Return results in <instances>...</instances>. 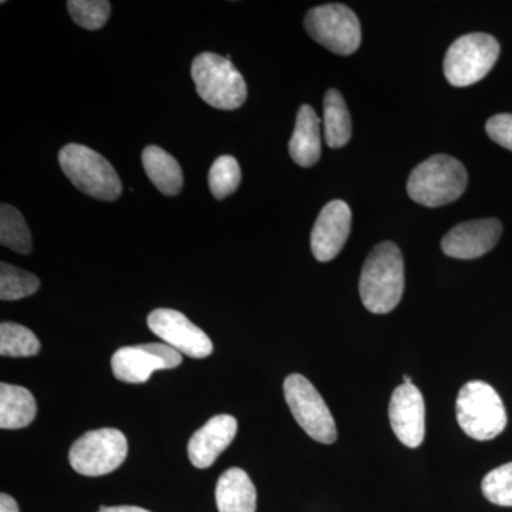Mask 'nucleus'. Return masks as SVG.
Masks as SVG:
<instances>
[{"mask_svg":"<svg viewBox=\"0 0 512 512\" xmlns=\"http://www.w3.org/2000/svg\"><path fill=\"white\" fill-rule=\"evenodd\" d=\"M289 154L301 167H312L322 154L320 143V119L311 106L305 104L296 116L295 130L289 141Z\"/></svg>","mask_w":512,"mask_h":512,"instance_id":"obj_16","label":"nucleus"},{"mask_svg":"<svg viewBox=\"0 0 512 512\" xmlns=\"http://www.w3.org/2000/svg\"><path fill=\"white\" fill-rule=\"evenodd\" d=\"M39 352L40 342L32 330L13 322H3L0 325V355L30 357Z\"/></svg>","mask_w":512,"mask_h":512,"instance_id":"obj_22","label":"nucleus"},{"mask_svg":"<svg viewBox=\"0 0 512 512\" xmlns=\"http://www.w3.org/2000/svg\"><path fill=\"white\" fill-rule=\"evenodd\" d=\"M503 225L494 218L458 224L441 241L444 254L456 259H477L488 254L500 241Z\"/></svg>","mask_w":512,"mask_h":512,"instance_id":"obj_14","label":"nucleus"},{"mask_svg":"<svg viewBox=\"0 0 512 512\" xmlns=\"http://www.w3.org/2000/svg\"><path fill=\"white\" fill-rule=\"evenodd\" d=\"M143 167L151 183L168 197L180 194L183 190L184 175L180 164L173 156L157 146H148L143 151Z\"/></svg>","mask_w":512,"mask_h":512,"instance_id":"obj_19","label":"nucleus"},{"mask_svg":"<svg viewBox=\"0 0 512 512\" xmlns=\"http://www.w3.org/2000/svg\"><path fill=\"white\" fill-rule=\"evenodd\" d=\"M456 414L461 429L474 440H493L507 427V412L500 394L481 380H473L461 387Z\"/></svg>","mask_w":512,"mask_h":512,"instance_id":"obj_4","label":"nucleus"},{"mask_svg":"<svg viewBox=\"0 0 512 512\" xmlns=\"http://www.w3.org/2000/svg\"><path fill=\"white\" fill-rule=\"evenodd\" d=\"M488 137L498 146L512 151V114H497L485 124Z\"/></svg>","mask_w":512,"mask_h":512,"instance_id":"obj_27","label":"nucleus"},{"mask_svg":"<svg viewBox=\"0 0 512 512\" xmlns=\"http://www.w3.org/2000/svg\"><path fill=\"white\" fill-rule=\"evenodd\" d=\"M484 497L500 507H512V461L490 471L481 484Z\"/></svg>","mask_w":512,"mask_h":512,"instance_id":"obj_26","label":"nucleus"},{"mask_svg":"<svg viewBox=\"0 0 512 512\" xmlns=\"http://www.w3.org/2000/svg\"><path fill=\"white\" fill-rule=\"evenodd\" d=\"M215 501L220 512H255V485L241 468H229L218 480Z\"/></svg>","mask_w":512,"mask_h":512,"instance_id":"obj_17","label":"nucleus"},{"mask_svg":"<svg viewBox=\"0 0 512 512\" xmlns=\"http://www.w3.org/2000/svg\"><path fill=\"white\" fill-rule=\"evenodd\" d=\"M37 404L33 394L22 386L0 384V427L16 430L28 427L35 420Z\"/></svg>","mask_w":512,"mask_h":512,"instance_id":"obj_18","label":"nucleus"},{"mask_svg":"<svg viewBox=\"0 0 512 512\" xmlns=\"http://www.w3.org/2000/svg\"><path fill=\"white\" fill-rule=\"evenodd\" d=\"M191 77L198 96L214 109L237 110L247 101V83L227 57L202 53L192 62Z\"/></svg>","mask_w":512,"mask_h":512,"instance_id":"obj_3","label":"nucleus"},{"mask_svg":"<svg viewBox=\"0 0 512 512\" xmlns=\"http://www.w3.org/2000/svg\"><path fill=\"white\" fill-rule=\"evenodd\" d=\"M404 292V259L393 242L372 249L360 274L359 293L367 311L384 315L397 308Z\"/></svg>","mask_w":512,"mask_h":512,"instance_id":"obj_1","label":"nucleus"},{"mask_svg":"<svg viewBox=\"0 0 512 512\" xmlns=\"http://www.w3.org/2000/svg\"><path fill=\"white\" fill-rule=\"evenodd\" d=\"M147 325L165 345L192 359L212 355L214 345L204 330L198 328L184 313L174 309H156L148 315Z\"/></svg>","mask_w":512,"mask_h":512,"instance_id":"obj_11","label":"nucleus"},{"mask_svg":"<svg viewBox=\"0 0 512 512\" xmlns=\"http://www.w3.org/2000/svg\"><path fill=\"white\" fill-rule=\"evenodd\" d=\"M238 423L229 414H218L195 431L188 443L192 466L208 468L224 453L237 436Z\"/></svg>","mask_w":512,"mask_h":512,"instance_id":"obj_15","label":"nucleus"},{"mask_svg":"<svg viewBox=\"0 0 512 512\" xmlns=\"http://www.w3.org/2000/svg\"><path fill=\"white\" fill-rule=\"evenodd\" d=\"M389 419L393 433L404 446L417 448L426 434V406L423 394L413 383H403L392 394Z\"/></svg>","mask_w":512,"mask_h":512,"instance_id":"obj_12","label":"nucleus"},{"mask_svg":"<svg viewBox=\"0 0 512 512\" xmlns=\"http://www.w3.org/2000/svg\"><path fill=\"white\" fill-rule=\"evenodd\" d=\"M403 382H404V383H413V382H412V377L407 376V375H404V376H403Z\"/></svg>","mask_w":512,"mask_h":512,"instance_id":"obj_30","label":"nucleus"},{"mask_svg":"<svg viewBox=\"0 0 512 512\" xmlns=\"http://www.w3.org/2000/svg\"><path fill=\"white\" fill-rule=\"evenodd\" d=\"M352 211L342 200H333L320 211L311 235L312 254L319 262L336 258L348 241Z\"/></svg>","mask_w":512,"mask_h":512,"instance_id":"obj_13","label":"nucleus"},{"mask_svg":"<svg viewBox=\"0 0 512 512\" xmlns=\"http://www.w3.org/2000/svg\"><path fill=\"white\" fill-rule=\"evenodd\" d=\"M0 512H19L18 503L10 495H0Z\"/></svg>","mask_w":512,"mask_h":512,"instance_id":"obj_28","label":"nucleus"},{"mask_svg":"<svg viewBox=\"0 0 512 512\" xmlns=\"http://www.w3.org/2000/svg\"><path fill=\"white\" fill-rule=\"evenodd\" d=\"M40 288L36 275L16 266L2 262L0 265V299L2 301H19L28 298Z\"/></svg>","mask_w":512,"mask_h":512,"instance_id":"obj_23","label":"nucleus"},{"mask_svg":"<svg viewBox=\"0 0 512 512\" xmlns=\"http://www.w3.org/2000/svg\"><path fill=\"white\" fill-rule=\"evenodd\" d=\"M181 363V353L165 343L126 346L111 357L114 376L124 383H146L157 370L175 369Z\"/></svg>","mask_w":512,"mask_h":512,"instance_id":"obj_10","label":"nucleus"},{"mask_svg":"<svg viewBox=\"0 0 512 512\" xmlns=\"http://www.w3.org/2000/svg\"><path fill=\"white\" fill-rule=\"evenodd\" d=\"M0 244L18 254L32 252V235L25 218L9 204L0 207Z\"/></svg>","mask_w":512,"mask_h":512,"instance_id":"obj_21","label":"nucleus"},{"mask_svg":"<svg viewBox=\"0 0 512 512\" xmlns=\"http://www.w3.org/2000/svg\"><path fill=\"white\" fill-rule=\"evenodd\" d=\"M284 394L293 417L311 439L323 444L335 443L338 430L328 404L305 376L295 373L286 377Z\"/></svg>","mask_w":512,"mask_h":512,"instance_id":"obj_8","label":"nucleus"},{"mask_svg":"<svg viewBox=\"0 0 512 512\" xmlns=\"http://www.w3.org/2000/svg\"><path fill=\"white\" fill-rule=\"evenodd\" d=\"M70 16L86 30H99L110 18L111 5L106 0H69Z\"/></svg>","mask_w":512,"mask_h":512,"instance_id":"obj_25","label":"nucleus"},{"mask_svg":"<svg viewBox=\"0 0 512 512\" xmlns=\"http://www.w3.org/2000/svg\"><path fill=\"white\" fill-rule=\"evenodd\" d=\"M468 183L466 167L454 157L436 154L417 165L410 174L407 192L424 207L436 208L454 202Z\"/></svg>","mask_w":512,"mask_h":512,"instance_id":"obj_2","label":"nucleus"},{"mask_svg":"<svg viewBox=\"0 0 512 512\" xmlns=\"http://www.w3.org/2000/svg\"><path fill=\"white\" fill-rule=\"evenodd\" d=\"M500 57V43L487 33H468L448 47L444 76L454 87L473 86L483 80Z\"/></svg>","mask_w":512,"mask_h":512,"instance_id":"obj_6","label":"nucleus"},{"mask_svg":"<svg viewBox=\"0 0 512 512\" xmlns=\"http://www.w3.org/2000/svg\"><path fill=\"white\" fill-rule=\"evenodd\" d=\"M99 512H150L144 508L133 507V505H120V507H100Z\"/></svg>","mask_w":512,"mask_h":512,"instance_id":"obj_29","label":"nucleus"},{"mask_svg":"<svg viewBox=\"0 0 512 512\" xmlns=\"http://www.w3.org/2000/svg\"><path fill=\"white\" fill-rule=\"evenodd\" d=\"M210 190L217 200H224L234 194L241 184V168L238 161L231 156H222L212 164L208 174Z\"/></svg>","mask_w":512,"mask_h":512,"instance_id":"obj_24","label":"nucleus"},{"mask_svg":"<svg viewBox=\"0 0 512 512\" xmlns=\"http://www.w3.org/2000/svg\"><path fill=\"white\" fill-rule=\"evenodd\" d=\"M305 28L316 43L336 55H353L362 43V29L356 13L340 3L309 10Z\"/></svg>","mask_w":512,"mask_h":512,"instance_id":"obj_7","label":"nucleus"},{"mask_svg":"<svg viewBox=\"0 0 512 512\" xmlns=\"http://www.w3.org/2000/svg\"><path fill=\"white\" fill-rule=\"evenodd\" d=\"M323 127L325 140L330 148H342L352 138V120L342 93L330 89L323 99Z\"/></svg>","mask_w":512,"mask_h":512,"instance_id":"obj_20","label":"nucleus"},{"mask_svg":"<svg viewBox=\"0 0 512 512\" xmlns=\"http://www.w3.org/2000/svg\"><path fill=\"white\" fill-rule=\"evenodd\" d=\"M59 163L70 183L100 201H116L123 192L119 174L101 154L82 144H67Z\"/></svg>","mask_w":512,"mask_h":512,"instance_id":"obj_5","label":"nucleus"},{"mask_svg":"<svg viewBox=\"0 0 512 512\" xmlns=\"http://www.w3.org/2000/svg\"><path fill=\"white\" fill-rule=\"evenodd\" d=\"M127 453V439L120 430H92L70 448V466L82 476H106L126 461Z\"/></svg>","mask_w":512,"mask_h":512,"instance_id":"obj_9","label":"nucleus"}]
</instances>
